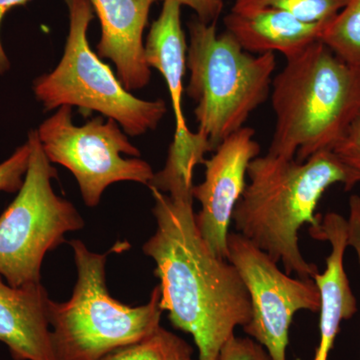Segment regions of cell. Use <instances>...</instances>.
<instances>
[{
    "instance_id": "obj_1",
    "label": "cell",
    "mask_w": 360,
    "mask_h": 360,
    "mask_svg": "<svg viewBox=\"0 0 360 360\" xmlns=\"http://www.w3.org/2000/svg\"><path fill=\"white\" fill-rule=\"evenodd\" d=\"M194 184L176 181L155 198V234L142 250L155 260L160 307L174 328L193 335L198 360H219L238 326L250 321V296L238 269L213 255L193 210Z\"/></svg>"
},
{
    "instance_id": "obj_2",
    "label": "cell",
    "mask_w": 360,
    "mask_h": 360,
    "mask_svg": "<svg viewBox=\"0 0 360 360\" xmlns=\"http://www.w3.org/2000/svg\"><path fill=\"white\" fill-rule=\"evenodd\" d=\"M248 179L232 214L236 231L281 262L286 274L314 279L319 267L303 257L300 229L305 224L319 226L315 210L329 187L342 184L349 191L359 179L331 150L302 162L269 153L258 155L248 165Z\"/></svg>"
},
{
    "instance_id": "obj_3",
    "label": "cell",
    "mask_w": 360,
    "mask_h": 360,
    "mask_svg": "<svg viewBox=\"0 0 360 360\" xmlns=\"http://www.w3.org/2000/svg\"><path fill=\"white\" fill-rule=\"evenodd\" d=\"M272 79L276 129L267 153L298 162L333 150L360 113V70L321 40L285 58Z\"/></svg>"
},
{
    "instance_id": "obj_4",
    "label": "cell",
    "mask_w": 360,
    "mask_h": 360,
    "mask_svg": "<svg viewBox=\"0 0 360 360\" xmlns=\"http://www.w3.org/2000/svg\"><path fill=\"white\" fill-rule=\"evenodd\" d=\"M187 26V96L196 103L198 132L214 151L269 98L276 58L243 51L229 33H217V22L194 18Z\"/></svg>"
},
{
    "instance_id": "obj_5",
    "label": "cell",
    "mask_w": 360,
    "mask_h": 360,
    "mask_svg": "<svg viewBox=\"0 0 360 360\" xmlns=\"http://www.w3.org/2000/svg\"><path fill=\"white\" fill-rule=\"evenodd\" d=\"M70 245L77 281L70 300H49L47 309L56 360H101L160 326V286L146 304L129 307L111 297L105 281L108 253L92 252L82 240Z\"/></svg>"
},
{
    "instance_id": "obj_6",
    "label": "cell",
    "mask_w": 360,
    "mask_h": 360,
    "mask_svg": "<svg viewBox=\"0 0 360 360\" xmlns=\"http://www.w3.org/2000/svg\"><path fill=\"white\" fill-rule=\"evenodd\" d=\"M70 32L58 65L33 84L45 110L77 106L80 112H99L120 123L125 134L139 136L158 127L167 113L163 99L143 101L123 86L120 78L90 47L87 32L94 20L89 0H65Z\"/></svg>"
},
{
    "instance_id": "obj_7",
    "label": "cell",
    "mask_w": 360,
    "mask_h": 360,
    "mask_svg": "<svg viewBox=\"0 0 360 360\" xmlns=\"http://www.w3.org/2000/svg\"><path fill=\"white\" fill-rule=\"evenodd\" d=\"M27 143L30 162L22 186L0 215V276L13 288L40 283L46 253L65 243L66 233L84 226L75 205L52 189L58 172L37 130L28 135Z\"/></svg>"
},
{
    "instance_id": "obj_8",
    "label": "cell",
    "mask_w": 360,
    "mask_h": 360,
    "mask_svg": "<svg viewBox=\"0 0 360 360\" xmlns=\"http://www.w3.org/2000/svg\"><path fill=\"white\" fill-rule=\"evenodd\" d=\"M45 155L75 175L89 207L98 205L111 184L134 181L148 186L155 172L117 122L96 117L77 127L70 106L63 105L37 130Z\"/></svg>"
},
{
    "instance_id": "obj_9",
    "label": "cell",
    "mask_w": 360,
    "mask_h": 360,
    "mask_svg": "<svg viewBox=\"0 0 360 360\" xmlns=\"http://www.w3.org/2000/svg\"><path fill=\"white\" fill-rule=\"evenodd\" d=\"M227 246V260L238 269L250 296L252 316L243 330L272 360H286L293 316L300 310L321 309L314 279L284 274L265 251L238 232H229Z\"/></svg>"
},
{
    "instance_id": "obj_10",
    "label": "cell",
    "mask_w": 360,
    "mask_h": 360,
    "mask_svg": "<svg viewBox=\"0 0 360 360\" xmlns=\"http://www.w3.org/2000/svg\"><path fill=\"white\" fill-rule=\"evenodd\" d=\"M255 134V129L245 127L222 141L203 162L205 180L193 188L201 206L195 217L198 231L213 255L224 259L229 257V226L248 184V165L260 153Z\"/></svg>"
},
{
    "instance_id": "obj_11",
    "label": "cell",
    "mask_w": 360,
    "mask_h": 360,
    "mask_svg": "<svg viewBox=\"0 0 360 360\" xmlns=\"http://www.w3.org/2000/svg\"><path fill=\"white\" fill-rule=\"evenodd\" d=\"M155 1L89 0L101 21L98 56L112 60L120 82L129 91L143 89L150 80V68L144 58L143 32Z\"/></svg>"
},
{
    "instance_id": "obj_12",
    "label": "cell",
    "mask_w": 360,
    "mask_h": 360,
    "mask_svg": "<svg viewBox=\"0 0 360 360\" xmlns=\"http://www.w3.org/2000/svg\"><path fill=\"white\" fill-rule=\"evenodd\" d=\"M309 233L317 240L328 241L331 248L326 270L314 277L321 295V341L314 360H328L341 322L352 319L357 312L356 298L345 269V250L349 246L347 219L338 213H326L319 226L309 229Z\"/></svg>"
},
{
    "instance_id": "obj_13",
    "label": "cell",
    "mask_w": 360,
    "mask_h": 360,
    "mask_svg": "<svg viewBox=\"0 0 360 360\" xmlns=\"http://www.w3.org/2000/svg\"><path fill=\"white\" fill-rule=\"evenodd\" d=\"M41 283L13 288L0 278V341L14 360H56Z\"/></svg>"
},
{
    "instance_id": "obj_14",
    "label": "cell",
    "mask_w": 360,
    "mask_h": 360,
    "mask_svg": "<svg viewBox=\"0 0 360 360\" xmlns=\"http://www.w3.org/2000/svg\"><path fill=\"white\" fill-rule=\"evenodd\" d=\"M224 23L225 32L243 51L252 54L281 52L285 58L321 40L326 26L303 22L290 14L271 8L231 11Z\"/></svg>"
},
{
    "instance_id": "obj_15",
    "label": "cell",
    "mask_w": 360,
    "mask_h": 360,
    "mask_svg": "<svg viewBox=\"0 0 360 360\" xmlns=\"http://www.w3.org/2000/svg\"><path fill=\"white\" fill-rule=\"evenodd\" d=\"M180 13L181 6L179 2L163 1L160 16L153 21L144 44L146 65L158 70L167 82L174 113L175 132L189 130L182 110L188 46L182 30Z\"/></svg>"
},
{
    "instance_id": "obj_16",
    "label": "cell",
    "mask_w": 360,
    "mask_h": 360,
    "mask_svg": "<svg viewBox=\"0 0 360 360\" xmlns=\"http://www.w3.org/2000/svg\"><path fill=\"white\" fill-rule=\"evenodd\" d=\"M101 360H195L187 341L158 326L141 340L118 348Z\"/></svg>"
},
{
    "instance_id": "obj_17",
    "label": "cell",
    "mask_w": 360,
    "mask_h": 360,
    "mask_svg": "<svg viewBox=\"0 0 360 360\" xmlns=\"http://www.w3.org/2000/svg\"><path fill=\"white\" fill-rule=\"evenodd\" d=\"M321 40L345 63L360 70V0H347L324 27Z\"/></svg>"
},
{
    "instance_id": "obj_18",
    "label": "cell",
    "mask_w": 360,
    "mask_h": 360,
    "mask_svg": "<svg viewBox=\"0 0 360 360\" xmlns=\"http://www.w3.org/2000/svg\"><path fill=\"white\" fill-rule=\"evenodd\" d=\"M347 2V0H236L231 11L276 9L303 22L328 25Z\"/></svg>"
},
{
    "instance_id": "obj_19",
    "label": "cell",
    "mask_w": 360,
    "mask_h": 360,
    "mask_svg": "<svg viewBox=\"0 0 360 360\" xmlns=\"http://www.w3.org/2000/svg\"><path fill=\"white\" fill-rule=\"evenodd\" d=\"M27 142L14 151L8 160L0 163V191L16 193L20 191L30 162Z\"/></svg>"
},
{
    "instance_id": "obj_20",
    "label": "cell",
    "mask_w": 360,
    "mask_h": 360,
    "mask_svg": "<svg viewBox=\"0 0 360 360\" xmlns=\"http://www.w3.org/2000/svg\"><path fill=\"white\" fill-rule=\"evenodd\" d=\"M331 151L360 182V113Z\"/></svg>"
},
{
    "instance_id": "obj_21",
    "label": "cell",
    "mask_w": 360,
    "mask_h": 360,
    "mask_svg": "<svg viewBox=\"0 0 360 360\" xmlns=\"http://www.w3.org/2000/svg\"><path fill=\"white\" fill-rule=\"evenodd\" d=\"M219 360H272L262 345L251 338L234 335L225 343Z\"/></svg>"
},
{
    "instance_id": "obj_22",
    "label": "cell",
    "mask_w": 360,
    "mask_h": 360,
    "mask_svg": "<svg viewBox=\"0 0 360 360\" xmlns=\"http://www.w3.org/2000/svg\"><path fill=\"white\" fill-rule=\"evenodd\" d=\"M165 1V0H161ZM181 6L193 9L198 20L206 23L217 22L224 9V0H174Z\"/></svg>"
},
{
    "instance_id": "obj_23",
    "label": "cell",
    "mask_w": 360,
    "mask_h": 360,
    "mask_svg": "<svg viewBox=\"0 0 360 360\" xmlns=\"http://www.w3.org/2000/svg\"><path fill=\"white\" fill-rule=\"evenodd\" d=\"M348 221V245L352 246L359 258L360 267V198L352 195L349 200Z\"/></svg>"
},
{
    "instance_id": "obj_24",
    "label": "cell",
    "mask_w": 360,
    "mask_h": 360,
    "mask_svg": "<svg viewBox=\"0 0 360 360\" xmlns=\"http://www.w3.org/2000/svg\"><path fill=\"white\" fill-rule=\"evenodd\" d=\"M30 0H0V25L7 11H11L13 7L23 6ZM9 68V60L6 53L4 51L1 41H0V75L6 72Z\"/></svg>"
}]
</instances>
